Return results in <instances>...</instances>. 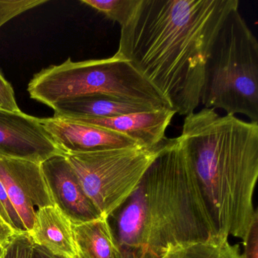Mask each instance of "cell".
I'll return each mask as SVG.
<instances>
[{"label": "cell", "instance_id": "cell-9", "mask_svg": "<svg viewBox=\"0 0 258 258\" xmlns=\"http://www.w3.org/2000/svg\"><path fill=\"white\" fill-rule=\"evenodd\" d=\"M40 166L54 205L72 224L86 223L102 217L84 192L78 176L64 154L48 158Z\"/></svg>", "mask_w": 258, "mask_h": 258}, {"label": "cell", "instance_id": "cell-23", "mask_svg": "<svg viewBox=\"0 0 258 258\" xmlns=\"http://www.w3.org/2000/svg\"><path fill=\"white\" fill-rule=\"evenodd\" d=\"M31 258H66L63 256H57V255L53 254V253L49 252V250H46L44 247L41 246L37 245L34 243L33 246L32 254H31ZM74 258H81L79 255L75 256Z\"/></svg>", "mask_w": 258, "mask_h": 258}, {"label": "cell", "instance_id": "cell-4", "mask_svg": "<svg viewBox=\"0 0 258 258\" xmlns=\"http://www.w3.org/2000/svg\"><path fill=\"white\" fill-rule=\"evenodd\" d=\"M201 103L258 122V43L238 8L228 15L210 49Z\"/></svg>", "mask_w": 258, "mask_h": 258}, {"label": "cell", "instance_id": "cell-16", "mask_svg": "<svg viewBox=\"0 0 258 258\" xmlns=\"http://www.w3.org/2000/svg\"><path fill=\"white\" fill-rule=\"evenodd\" d=\"M142 0H81V3L102 13L105 17L126 27L134 19Z\"/></svg>", "mask_w": 258, "mask_h": 258}, {"label": "cell", "instance_id": "cell-11", "mask_svg": "<svg viewBox=\"0 0 258 258\" xmlns=\"http://www.w3.org/2000/svg\"><path fill=\"white\" fill-rule=\"evenodd\" d=\"M176 112L161 108L112 117L67 119L99 126L131 137L145 149H156L166 140L165 133Z\"/></svg>", "mask_w": 258, "mask_h": 258}, {"label": "cell", "instance_id": "cell-8", "mask_svg": "<svg viewBox=\"0 0 258 258\" xmlns=\"http://www.w3.org/2000/svg\"><path fill=\"white\" fill-rule=\"evenodd\" d=\"M0 179L27 232L41 208L55 205L40 164L0 157Z\"/></svg>", "mask_w": 258, "mask_h": 258}, {"label": "cell", "instance_id": "cell-22", "mask_svg": "<svg viewBox=\"0 0 258 258\" xmlns=\"http://www.w3.org/2000/svg\"><path fill=\"white\" fill-rule=\"evenodd\" d=\"M17 234L0 216V245L7 246Z\"/></svg>", "mask_w": 258, "mask_h": 258}, {"label": "cell", "instance_id": "cell-19", "mask_svg": "<svg viewBox=\"0 0 258 258\" xmlns=\"http://www.w3.org/2000/svg\"><path fill=\"white\" fill-rule=\"evenodd\" d=\"M33 242L28 232L17 234L6 247L4 258H31Z\"/></svg>", "mask_w": 258, "mask_h": 258}, {"label": "cell", "instance_id": "cell-5", "mask_svg": "<svg viewBox=\"0 0 258 258\" xmlns=\"http://www.w3.org/2000/svg\"><path fill=\"white\" fill-rule=\"evenodd\" d=\"M31 99L53 108L58 102L89 95H106L173 109L167 99L127 61L108 58L73 61L70 58L34 75L28 86Z\"/></svg>", "mask_w": 258, "mask_h": 258}, {"label": "cell", "instance_id": "cell-1", "mask_svg": "<svg viewBox=\"0 0 258 258\" xmlns=\"http://www.w3.org/2000/svg\"><path fill=\"white\" fill-rule=\"evenodd\" d=\"M238 0H142L120 28L116 57L127 60L187 116L201 103L207 58L225 19Z\"/></svg>", "mask_w": 258, "mask_h": 258}, {"label": "cell", "instance_id": "cell-18", "mask_svg": "<svg viewBox=\"0 0 258 258\" xmlns=\"http://www.w3.org/2000/svg\"><path fill=\"white\" fill-rule=\"evenodd\" d=\"M0 216L18 234L26 233L27 230L22 223L16 208L13 206L7 188L0 179Z\"/></svg>", "mask_w": 258, "mask_h": 258}, {"label": "cell", "instance_id": "cell-24", "mask_svg": "<svg viewBox=\"0 0 258 258\" xmlns=\"http://www.w3.org/2000/svg\"><path fill=\"white\" fill-rule=\"evenodd\" d=\"M6 247L7 246L0 245V258H4V254L6 253Z\"/></svg>", "mask_w": 258, "mask_h": 258}, {"label": "cell", "instance_id": "cell-15", "mask_svg": "<svg viewBox=\"0 0 258 258\" xmlns=\"http://www.w3.org/2000/svg\"><path fill=\"white\" fill-rule=\"evenodd\" d=\"M160 258H244L238 244L229 238L217 235L210 239L178 246L167 250Z\"/></svg>", "mask_w": 258, "mask_h": 258}, {"label": "cell", "instance_id": "cell-20", "mask_svg": "<svg viewBox=\"0 0 258 258\" xmlns=\"http://www.w3.org/2000/svg\"><path fill=\"white\" fill-rule=\"evenodd\" d=\"M0 109L10 111H21L16 100L14 90L0 72Z\"/></svg>", "mask_w": 258, "mask_h": 258}, {"label": "cell", "instance_id": "cell-10", "mask_svg": "<svg viewBox=\"0 0 258 258\" xmlns=\"http://www.w3.org/2000/svg\"><path fill=\"white\" fill-rule=\"evenodd\" d=\"M40 123L64 155L142 147L127 136L93 125L53 117L40 118Z\"/></svg>", "mask_w": 258, "mask_h": 258}, {"label": "cell", "instance_id": "cell-2", "mask_svg": "<svg viewBox=\"0 0 258 258\" xmlns=\"http://www.w3.org/2000/svg\"><path fill=\"white\" fill-rule=\"evenodd\" d=\"M108 220L121 258H160L218 235L179 137L164 140L138 186Z\"/></svg>", "mask_w": 258, "mask_h": 258}, {"label": "cell", "instance_id": "cell-3", "mask_svg": "<svg viewBox=\"0 0 258 258\" xmlns=\"http://www.w3.org/2000/svg\"><path fill=\"white\" fill-rule=\"evenodd\" d=\"M179 139L217 233L244 244L258 220V122L204 108L185 116Z\"/></svg>", "mask_w": 258, "mask_h": 258}, {"label": "cell", "instance_id": "cell-12", "mask_svg": "<svg viewBox=\"0 0 258 258\" xmlns=\"http://www.w3.org/2000/svg\"><path fill=\"white\" fill-rule=\"evenodd\" d=\"M28 234L34 244L53 254L66 258L78 256L72 223L55 205L44 207L36 214Z\"/></svg>", "mask_w": 258, "mask_h": 258}, {"label": "cell", "instance_id": "cell-14", "mask_svg": "<svg viewBox=\"0 0 258 258\" xmlns=\"http://www.w3.org/2000/svg\"><path fill=\"white\" fill-rule=\"evenodd\" d=\"M72 226L78 254L81 258H121L108 217Z\"/></svg>", "mask_w": 258, "mask_h": 258}, {"label": "cell", "instance_id": "cell-7", "mask_svg": "<svg viewBox=\"0 0 258 258\" xmlns=\"http://www.w3.org/2000/svg\"><path fill=\"white\" fill-rule=\"evenodd\" d=\"M62 154L40 118L22 111L0 109V157L41 164Z\"/></svg>", "mask_w": 258, "mask_h": 258}, {"label": "cell", "instance_id": "cell-6", "mask_svg": "<svg viewBox=\"0 0 258 258\" xmlns=\"http://www.w3.org/2000/svg\"><path fill=\"white\" fill-rule=\"evenodd\" d=\"M161 145L152 149L123 148L64 155L87 197L102 217H108L138 186Z\"/></svg>", "mask_w": 258, "mask_h": 258}, {"label": "cell", "instance_id": "cell-13", "mask_svg": "<svg viewBox=\"0 0 258 258\" xmlns=\"http://www.w3.org/2000/svg\"><path fill=\"white\" fill-rule=\"evenodd\" d=\"M53 117H112L159 109L142 102L117 99L106 95H89L58 102L52 108Z\"/></svg>", "mask_w": 258, "mask_h": 258}, {"label": "cell", "instance_id": "cell-21", "mask_svg": "<svg viewBox=\"0 0 258 258\" xmlns=\"http://www.w3.org/2000/svg\"><path fill=\"white\" fill-rule=\"evenodd\" d=\"M257 221L255 222L250 229L248 236L244 243V258H257L258 254V233Z\"/></svg>", "mask_w": 258, "mask_h": 258}, {"label": "cell", "instance_id": "cell-17", "mask_svg": "<svg viewBox=\"0 0 258 258\" xmlns=\"http://www.w3.org/2000/svg\"><path fill=\"white\" fill-rule=\"evenodd\" d=\"M48 3V0L0 1V28L16 16Z\"/></svg>", "mask_w": 258, "mask_h": 258}]
</instances>
